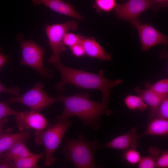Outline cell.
<instances>
[{"label":"cell","instance_id":"cell-1","mask_svg":"<svg viewBox=\"0 0 168 168\" xmlns=\"http://www.w3.org/2000/svg\"><path fill=\"white\" fill-rule=\"evenodd\" d=\"M57 98L63 103L64 108L62 114L55 119V123L66 121L71 117L76 116L85 126L96 130L99 128L98 120L101 116L109 115L112 113L108 107L109 98H102L101 102H97L89 98L87 92L69 96L58 93Z\"/></svg>","mask_w":168,"mask_h":168},{"label":"cell","instance_id":"cell-2","mask_svg":"<svg viewBox=\"0 0 168 168\" xmlns=\"http://www.w3.org/2000/svg\"><path fill=\"white\" fill-rule=\"evenodd\" d=\"M54 64L61 77V81L56 85L58 93H62L64 87L70 84L80 89L99 90L102 94V98H109L112 88L123 82L120 79H108L104 76L102 70L98 73H95L66 67L60 61Z\"/></svg>","mask_w":168,"mask_h":168},{"label":"cell","instance_id":"cell-3","mask_svg":"<svg viewBox=\"0 0 168 168\" xmlns=\"http://www.w3.org/2000/svg\"><path fill=\"white\" fill-rule=\"evenodd\" d=\"M65 143L63 152L65 159L77 168L97 167L94 159V153L100 148L96 139L90 141L81 133L78 138L71 139L64 137Z\"/></svg>","mask_w":168,"mask_h":168},{"label":"cell","instance_id":"cell-4","mask_svg":"<svg viewBox=\"0 0 168 168\" xmlns=\"http://www.w3.org/2000/svg\"><path fill=\"white\" fill-rule=\"evenodd\" d=\"M72 123V121L68 120L55 123L46 130L35 132V142L39 145L44 144V147L45 166H50L55 161L54 153Z\"/></svg>","mask_w":168,"mask_h":168},{"label":"cell","instance_id":"cell-5","mask_svg":"<svg viewBox=\"0 0 168 168\" xmlns=\"http://www.w3.org/2000/svg\"><path fill=\"white\" fill-rule=\"evenodd\" d=\"M58 101L57 98L52 97L46 93L43 89V84L40 82L23 94L9 98L7 102L11 104L21 103L31 111L39 112Z\"/></svg>","mask_w":168,"mask_h":168},{"label":"cell","instance_id":"cell-6","mask_svg":"<svg viewBox=\"0 0 168 168\" xmlns=\"http://www.w3.org/2000/svg\"><path fill=\"white\" fill-rule=\"evenodd\" d=\"M78 27L77 23L74 21L61 24L46 25L45 31L49 41V45L53 54L48 60L49 63H55L60 61L61 54L66 50L63 42L65 34L69 30L75 31Z\"/></svg>","mask_w":168,"mask_h":168},{"label":"cell","instance_id":"cell-7","mask_svg":"<svg viewBox=\"0 0 168 168\" xmlns=\"http://www.w3.org/2000/svg\"><path fill=\"white\" fill-rule=\"evenodd\" d=\"M21 57L20 62L30 67L42 77H49L51 71L44 68L43 62L44 48L32 40H23L20 42Z\"/></svg>","mask_w":168,"mask_h":168},{"label":"cell","instance_id":"cell-8","mask_svg":"<svg viewBox=\"0 0 168 168\" xmlns=\"http://www.w3.org/2000/svg\"><path fill=\"white\" fill-rule=\"evenodd\" d=\"M152 7L156 10V3L152 0H127L123 3L117 4L114 9L119 19L129 21L135 27V24L139 22L138 17Z\"/></svg>","mask_w":168,"mask_h":168},{"label":"cell","instance_id":"cell-9","mask_svg":"<svg viewBox=\"0 0 168 168\" xmlns=\"http://www.w3.org/2000/svg\"><path fill=\"white\" fill-rule=\"evenodd\" d=\"M134 27L138 30L142 49L147 51L150 48L159 44L165 46L168 45V37L161 33L152 26L147 23H136Z\"/></svg>","mask_w":168,"mask_h":168},{"label":"cell","instance_id":"cell-10","mask_svg":"<svg viewBox=\"0 0 168 168\" xmlns=\"http://www.w3.org/2000/svg\"><path fill=\"white\" fill-rule=\"evenodd\" d=\"M15 120L20 131L32 129L38 132L49 125L48 121L43 115L31 110L20 111L15 116Z\"/></svg>","mask_w":168,"mask_h":168},{"label":"cell","instance_id":"cell-11","mask_svg":"<svg viewBox=\"0 0 168 168\" xmlns=\"http://www.w3.org/2000/svg\"><path fill=\"white\" fill-rule=\"evenodd\" d=\"M140 137L137 128L134 127L126 133L117 137L107 144L100 146V148L106 147L124 150L129 148L136 149Z\"/></svg>","mask_w":168,"mask_h":168},{"label":"cell","instance_id":"cell-12","mask_svg":"<svg viewBox=\"0 0 168 168\" xmlns=\"http://www.w3.org/2000/svg\"><path fill=\"white\" fill-rule=\"evenodd\" d=\"M31 0L35 6L43 4L60 14L80 20H82L83 19L82 16L74 9L72 6L63 0Z\"/></svg>","mask_w":168,"mask_h":168},{"label":"cell","instance_id":"cell-13","mask_svg":"<svg viewBox=\"0 0 168 168\" xmlns=\"http://www.w3.org/2000/svg\"><path fill=\"white\" fill-rule=\"evenodd\" d=\"M11 129L8 128L0 134V155L9 149L16 142L26 141L31 135L30 130L12 133Z\"/></svg>","mask_w":168,"mask_h":168},{"label":"cell","instance_id":"cell-14","mask_svg":"<svg viewBox=\"0 0 168 168\" xmlns=\"http://www.w3.org/2000/svg\"><path fill=\"white\" fill-rule=\"evenodd\" d=\"M80 44L83 47L85 54L90 57L97 58L102 61H110L112 59L111 55L94 38L85 37L81 40Z\"/></svg>","mask_w":168,"mask_h":168},{"label":"cell","instance_id":"cell-15","mask_svg":"<svg viewBox=\"0 0 168 168\" xmlns=\"http://www.w3.org/2000/svg\"><path fill=\"white\" fill-rule=\"evenodd\" d=\"M135 90L149 107V117L152 119L154 118L161 102L165 97L148 89H142L137 87Z\"/></svg>","mask_w":168,"mask_h":168},{"label":"cell","instance_id":"cell-16","mask_svg":"<svg viewBox=\"0 0 168 168\" xmlns=\"http://www.w3.org/2000/svg\"><path fill=\"white\" fill-rule=\"evenodd\" d=\"M25 141H18L15 143L7 151L0 155V158L12 162L16 159L32 155L27 148Z\"/></svg>","mask_w":168,"mask_h":168},{"label":"cell","instance_id":"cell-17","mask_svg":"<svg viewBox=\"0 0 168 168\" xmlns=\"http://www.w3.org/2000/svg\"><path fill=\"white\" fill-rule=\"evenodd\" d=\"M142 135L164 136L168 133V119H152Z\"/></svg>","mask_w":168,"mask_h":168},{"label":"cell","instance_id":"cell-18","mask_svg":"<svg viewBox=\"0 0 168 168\" xmlns=\"http://www.w3.org/2000/svg\"><path fill=\"white\" fill-rule=\"evenodd\" d=\"M43 153L33 154L30 156L15 160L12 162V168H38L37 162L39 159L43 158Z\"/></svg>","mask_w":168,"mask_h":168},{"label":"cell","instance_id":"cell-19","mask_svg":"<svg viewBox=\"0 0 168 168\" xmlns=\"http://www.w3.org/2000/svg\"><path fill=\"white\" fill-rule=\"evenodd\" d=\"M148 151L150 154L142 158L138 164V168H156V161L161 154V150L159 148L152 146L149 147Z\"/></svg>","mask_w":168,"mask_h":168},{"label":"cell","instance_id":"cell-20","mask_svg":"<svg viewBox=\"0 0 168 168\" xmlns=\"http://www.w3.org/2000/svg\"><path fill=\"white\" fill-rule=\"evenodd\" d=\"M124 102L129 109L131 110H138L141 112H143L148 106L139 95H127L124 99Z\"/></svg>","mask_w":168,"mask_h":168},{"label":"cell","instance_id":"cell-21","mask_svg":"<svg viewBox=\"0 0 168 168\" xmlns=\"http://www.w3.org/2000/svg\"><path fill=\"white\" fill-rule=\"evenodd\" d=\"M145 86L147 89L151 90L164 97L168 96V79H163L156 82L151 84L147 82Z\"/></svg>","mask_w":168,"mask_h":168},{"label":"cell","instance_id":"cell-22","mask_svg":"<svg viewBox=\"0 0 168 168\" xmlns=\"http://www.w3.org/2000/svg\"><path fill=\"white\" fill-rule=\"evenodd\" d=\"M117 4L116 0H94V7L99 12H109Z\"/></svg>","mask_w":168,"mask_h":168},{"label":"cell","instance_id":"cell-23","mask_svg":"<svg viewBox=\"0 0 168 168\" xmlns=\"http://www.w3.org/2000/svg\"><path fill=\"white\" fill-rule=\"evenodd\" d=\"M125 150L124 157L126 161L132 165L138 164L142 157L136 149L129 148Z\"/></svg>","mask_w":168,"mask_h":168},{"label":"cell","instance_id":"cell-24","mask_svg":"<svg viewBox=\"0 0 168 168\" xmlns=\"http://www.w3.org/2000/svg\"><path fill=\"white\" fill-rule=\"evenodd\" d=\"M85 37L81 36L72 33H66L63 38V42L65 46L70 48L80 43Z\"/></svg>","mask_w":168,"mask_h":168},{"label":"cell","instance_id":"cell-25","mask_svg":"<svg viewBox=\"0 0 168 168\" xmlns=\"http://www.w3.org/2000/svg\"><path fill=\"white\" fill-rule=\"evenodd\" d=\"M155 118L168 119V96L162 100Z\"/></svg>","mask_w":168,"mask_h":168},{"label":"cell","instance_id":"cell-26","mask_svg":"<svg viewBox=\"0 0 168 168\" xmlns=\"http://www.w3.org/2000/svg\"><path fill=\"white\" fill-rule=\"evenodd\" d=\"M20 112L12 109L6 102L0 101V119L8 116H15Z\"/></svg>","mask_w":168,"mask_h":168},{"label":"cell","instance_id":"cell-27","mask_svg":"<svg viewBox=\"0 0 168 168\" xmlns=\"http://www.w3.org/2000/svg\"><path fill=\"white\" fill-rule=\"evenodd\" d=\"M156 168H168V151L167 150L163 151L158 157L156 164Z\"/></svg>","mask_w":168,"mask_h":168},{"label":"cell","instance_id":"cell-28","mask_svg":"<svg viewBox=\"0 0 168 168\" xmlns=\"http://www.w3.org/2000/svg\"><path fill=\"white\" fill-rule=\"evenodd\" d=\"M20 91L21 89L18 86L7 87L4 86L0 82V93L6 92L14 96H19Z\"/></svg>","mask_w":168,"mask_h":168},{"label":"cell","instance_id":"cell-29","mask_svg":"<svg viewBox=\"0 0 168 168\" xmlns=\"http://www.w3.org/2000/svg\"><path fill=\"white\" fill-rule=\"evenodd\" d=\"M70 48L72 54L76 57H81L85 54L84 49L80 43L74 45Z\"/></svg>","mask_w":168,"mask_h":168},{"label":"cell","instance_id":"cell-30","mask_svg":"<svg viewBox=\"0 0 168 168\" xmlns=\"http://www.w3.org/2000/svg\"><path fill=\"white\" fill-rule=\"evenodd\" d=\"M156 4V10H159L161 8L168 6V0H152Z\"/></svg>","mask_w":168,"mask_h":168},{"label":"cell","instance_id":"cell-31","mask_svg":"<svg viewBox=\"0 0 168 168\" xmlns=\"http://www.w3.org/2000/svg\"><path fill=\"white\" fill-rule=\"evenodd\" d=\"M0 168H12V162L0 158Z\"/></svg>","mask_w":168,"mask_h":168},{"label":"cell","instance_id":"cell-32","mask_svg":"<svg viewBox=\"0 0 168 168\" xmlns=\"http://www.w3.org/2000/svg\"><path fill=\"white\" fill-rule=\"evenodd\" d=\"M9 60L8 56L3 55L0 53V69L7 63Z\"/></svg>","mask_w":168,"mask_h":168},{"label":"cell","instance_id":"cell-33","mask_svg":"<svg viewBox=\"0 0 168 168\" xmlns=\"http://www.w3.org/2000/svg\"><path fill=\"white\" fill-rule=\"evenodd\" d=\"M8 122V119L4 118L0 119V134L2 132V129L4 125L7 124Z\"/></svg>","mask_w":168,"mask_h":168}]
</instances>
